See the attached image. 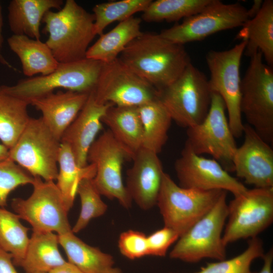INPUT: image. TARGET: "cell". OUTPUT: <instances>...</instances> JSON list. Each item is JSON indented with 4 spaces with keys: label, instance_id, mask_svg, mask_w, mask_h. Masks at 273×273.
Returning <instances> with one entry per match:
<instances>
[{
    "label": "cell",
    "instance_id": "obj_1",
    "mask_svg": "<svg viewBox=\"0 0 273 273\" xmlns=\"http://www.w3.org/2000/svg\"><path fill=\"white\" fill-rule=\"evenodd\" d=\"M118 58L157 90L174 81L191 63L184 45L150 32L133 39Z\"/></svg>",
    "mask_w": 273,
    "mask_h": 273
},
{
    "label": "cell",
    "instance_id": "obj_2",
    "mask_svg": "<svg viewBox=\"0 0 273 273\" xmlns=\"http://www.w3.org/2000/svg\"><path fill=\"white\" fill-rule=\"evenodd\" d=\"M42 22V32L49 34L45 42L59 63L86 58L89 45L96 35L93 14L75 1L67 0L58 12H47Z\"/></svg>",
    "mask_w": 273,
    "mask_h": 273
},
{
    "label": "cell",
    "instance_id": "obj_3",
    "mask_svg": "<svg viewBox=\"0 0 273 273\" xmlns=\"http://www.w3.org/2000/svg\"><path fill=\"white\" fill-rule=\"evenodd\" d=\"M103 63L87 58L60 63L46 75L21 79L14 85L0 86V92L30 102L54 92L57 88L90 93L94 91ZM30 105V104H29Z\"/></svg>",
    "mask_w": 273,
    "mask_h": 273
},
{
    "label": "cell",
    "instance_id": "obj_4",
    "mask_svg": "<svg viewBox=\"0 0 273 273\" xmlns=\"http://www.w3.org/2000/svg\"><path fill=\"white\" fill-rule=\"evenodd\" d=\"M212 94L208 79L191 63L174 81L158 90V99L172 120L188 128L205 118Z\"/></svg>",
    "mask_w": 273,
    "mask_h": 273
},
{
    "label": "cell",
    "instance_id": "obj_5",
    "mask_svg": "<svg viewBox=\"0 0 273 273\" xmlns=\"http://www.w3.org/2000/svg\"><path fill=\"white\" fill-rule=\"evenodd\" d=\"M228 216L226 191L212 208L176 241L169 257L188 263L204 258L222 260L226 258L222 232Z\"/></svg>",
    "mask_w": 273,
    "mask_h": 273
},
{
    "label": "cell",
    "instance_id": "obj_6",
    "mask_svg": "<svg viewBox=\"0 0 273 273\" xmlns=\"http://www.w3.org/2000/svg\"><path fill=\"white\" fill-rule=\"evenodd\" d=\"M250 58L241 79V111L247 122L267 143L273 142V70L258 52Z\"/></svg>",
    "mask_w": 273,
    "mask_h": 273
},
{
    "label": "cell",
    "instance_id": "obj_7",
    "mask_svg": "<svg viewBox=\"0 0 273 273\" xmlns=\"http://www.w3.org/2000/svg\"><path fill=\"white\" fill-rule=\"evenodd\" d=\"M223 191L184 188L164 172L157 205L164 226L180 237L212 208Z\"/></svg>",
    "mask_w": 273,
    "mask_h": 273
},
{
    "label": "cell",
    "instance_id": "obj_8",
    "mask_svg": "<svg viewBox=\"0 0 273 273\" xmlns=\"http://www.w3.org/2000/svg\"><path fill=\"white\" fill-rule=\"evenodd\" d=\"M61 142L41 118H31L15 145L9 159L33 177L44 181L56 180Z\"/></svg>",
    "mask_w": 273,
    "mask_h": 273
},
{
    "label": "cell",
    "instance_id": "obj_9",
    "mask_svg": "<svg viewBox=\"0 0 273 273\" xmlns=\"http://www.w3.org/2000/svg\"><path fill=\"white\" fill-rule=\"evenodd\" d=\"M246 43L242 40L230 49L210 50L206 55L210 88L223 100L230 128L237 138L242 135L244 129L241 111L240 64Z\"/></svg>",
    "mask_w": 273,
    "mask_h": 273
},
{
    "label": "cell",
    "instance_id": "obj_10",
    "mask_svg": "<svg viewBox=\"0 0 273 273\" xmlns=\"http://www.w3.org/2000/svg\"><path fill=\"white\" fill-rule=\"evenodd\" d=\"M225 111L221 97L212 93L206 116L201 123L187 128L185 145L198 155H210L226 171H233V160L238 147Z\"/></svg>",
    "mask_w": 273,
    "mask_h": 273
},
{
    "label": "cell",
    "instance_id": "obj_11",
    "mask_svg": "<svg viewBox=\"0 0 273 273\" xmlns=\"http://www.w3.org/2000/svg\"><path fill=\"white\" fill-rule=\"evenodd\" d=\"M33 192L26 199H12L11 206L20 217L32 227L33 232L57 233L62 235L72 232L61 194L54 181L34 177Z\"/></svg>",
    "mask_w": 273,
    "mask_h": 273
},
{
    "label": "cell",
    "instance_id": "obj_12",
    "mask_svg": "<svg viewBox=\"0 0 273 273\" xmlns=\"http://www.w3.org/2000/svg\"><path fill=\"white\" fill-rule=\"evenodd\" d=\"M228 222L222 239L227 246L257 237L273 220V188L247 189L228 204Z\"/></svg>",
    "mask_w": 273,
    "mask_h": 273
},
{
    "label": "cell",
    "instance_id": "obj_13",
    "mask_svg": "<svg viewBox=\"0 0 273 273\" xmlns=\"http://www.w3.org/2000/svg\"><path fill=\"white\" fill-rule=\"evenodd\" d=\"M249 19L248 10L240 4H226L211 0L200 12L159 34L167 40L184 45L202 40L221 31L242 27Z\"/></svg>",
    "mask_w": 273,
    "mask_h": 273
},
{
    "label": "cell",
    "instance_id": "obj_14",
    "mask_svg": "<svg viewBox=\"0 0 273 273\" xmlns=\"http://www.w3.org/2000/svg\"><path fill=\"white\" fill-rule=\"evenodd\" d=\"M93 92L99 103L117 106L139 107L158 99V90L119 58L103 63Z\"/></svg>",
    "mask_w": 273,
    "mask_h": 273
},
{
    "label": "cell",
    "instance_id": "obj_15",
    "mask_svg": "<svg viewBox=\"0 0 273 273\" xmlns=\"http://www.w3.org/2000/svg\"><path fill=\"white\" fill-rule=\"evenodd\" d=\"M128 158L109 130L95 141L87 155V162L96 167L93 180L99 193L110 199L117 200L127 209L131 207L132 201L123 182L122 169L124 160Z\"/></svg>",
    "mask_w": 273,
    "mask_h": 273
},
{
    "label": "cell",
    "instance_id": "obj_16",
    "mask_svg": "<svg viewBox=\"0 0 273 273\" xmlns=\"http://www.w3.org/2000/svg\"><path fill=\"white\" fill-rule=\"evenodd\" d=\"M174 169L178 185L184 188L204 191L223 190L234 196L248 189L218 161L198 155L185 145L175 162Z\"/></svg>",
    "mask_w": 273,
    "mask_h": 273
},
{
    "label": "cell",
    "instance_id": "obj_17",
    "mask_svg": "<svg viewBox=\"0 0 273 273\" xmlns=\"http://www.w3.org/2000/svg\"><path fill=\"white\" fill-rule=\"evenodd\" d=\"M244 141L237 148L233 171L245 182L257 188H273V150L247 123L244 124Z\"/></svg>",
    "mask_w": 273,
    "mask_h": 273
},
{
    "label": "cell",
    "instance_id": "obj_18",
    "mask_svg": "<svg viewBox=\"0 0 273 273\" xmlns=\"http://www.w3.org/2000/svg\"><path fill=\"white\" fill-rule=\"evenodd\" d=\"M127 171L125 188L132 202L148 210L157 205L164 173L158 154L142 147Z\"/></svg>",
    "mask_w": 273,
    "mask_h": 273
},
{
    "label": "cell",
    "instance_id": "obj_19",
    "mask_svg": "<svg viewBox=\"0 0 273 273\" xmlns=\"http://www.w3.org/2000/svg\"><path fill=\"white\" fill-rule=\"evenodd\" d=\"M112 105L99 103L92 92L82 109L63 133L60 142L69 147L79 166L88 164V153L102 128V118Z\"/></svg>",
    "mask_w": 273,
    "mask_h": 273
},
{
    "label": "cell",
    "instance_id": "obj_20",
    "mask_svg": "<svg viewBox=\"0 0 273 273\" xmlns=\"http://www.w3.org/2000/svg\"><path fill=\"white\" fill-rule=\"evenodd\" d=\"M89 94L71 90L53 92L31 100L29 104L41 113L40 118L44 123L60 141L83 107Z\"/></svg>",
    "mask_w": 273,
    "mask_h": 273
},
{
    "label": "cell",
    "instance_id": "obj_21",
    "mask_svg": "<svg viewBox=\"0 0 273 273\" xmlns=\"http://www.w3.org/2000/svg\"><path fill=\"white\" fill-rule=\"evenodd\" d=\"M101 121L132 159L143 144V126L138 107L112 105Z\"/></svg>",
    "mask_w": 273,
    "mask_h": 273
},
{
    "label": "cell",
    "instance_id": "obj_22",
    "mask_svg": "<svg viewBox=\"0 0 273 273\" xmlns=\"http://www.w3.org/2000/svg\"><path fill=\"white\" fill-rule=\"evenodd\" d=\"M237 39L246 41L244 54L249 57L260 52L266 64H273V1H263L259 12L242 26Z\"/></svg>",
    "mask_w": 273,
    "mask_h": 273
},
{
    "label": "cell",
    "instance_id": "obj_23",
    "mask_svg": "<svg viewBox=\"0 0 273 273\" xmlns=\"http://www.w3.org/2000/svg\"><path fill=\"white\" fill-rule=\"evenodd\" d=\"M58 239L68 261L84 273H123L115 266L113 256L85 243L72 231L58 235Z\"/></svg>",
    "mask_w": 273,
    "mask_h": 273
},
{
    "label": "cell",
    "instance_id": "obj_24",
    "mask_svg": "<svg viewBox=\"0 0 273 273\" xmlns=\"http://www.w3.org/2000/svg\"><path fill=\"white\" fill-rule=\"evenodd\" d=\"M62 0H12L8 6V21L13 34L40 39V26L45 14L60 10Z\"/></svg>",
    "mask_w": 273,
    "mask_h": 273
},
{
    "label": "cell",
    "instance_id": "obj_25",
    "mask_svg": "<svg viewBox=\"0 0 273 273\" xmlns=\"http://www.w3.org/2000/svg\"><path fill=\"white\" fill-rule=\"evenodd\" d=\"M10 49L19 58L23 74L28 77L54 71L59 63L46 42L24 35L13 34L7 40Z\"/></svg>",
    "mask_w": 273,
    "mask_h": 273
},
{
    "label": "cell",
    "instance_id": "obj_26",
    "mask_svg": "<svg viewBox=\"0 0 273 273\" xmlns=\"http://www.w3.org/2000/svg\"><path fill=\"white\" fill-rule=\"evenodd\" d=\"M58 235L53 232H33L20 266L25 273H49L66 261L59 250Z\"/></svg>",
    "mask_w": 273,
    "mask_h": 273
},
{
    "label": "cell",
    "instance_id": "obj_27",
    "mask_svg": "<svg viewBox=\"0 0 273 273\" xmlns=\"http://www.w3.org/2000/svg\"><path fill=\"white\" fill-rule=\"evenodd\" d=\"M141 18L133 16L120 22L110 31L100 35L89 47L86 58L103 63L115 60L131 41L143 33L141 30Z\"/></svg>",
    "mask_w": 273,
    "mask_h": 273
},
{
    "label": "cell",
    "instance_id": "obj_28",
    "mask_svg": "<svg viewBox=\"0 0 273 273\" xmlns=\"http://www.w3.org/2000/svg\"><path fill=\"white\" fill-rule=\"evenodd\" d=\"M58 163V174L56 184L69 211L73 205L79 183L84 178H94L96 167L92 163L84 167L79 166L69 147L61 143Z\"/></svg>",
    "mask_w": 273,
    "mask_h": 273
},
{
    "label": "cell",
    "instance_id": "obj_29",
    "mask_svg": "<svg viewBox=\"0 0 273 273\" xmlns=\"http://www.w3.org/2000/svg\"><path fill=\"white\" fill-rule=\"evenodd\" d=\"M142 124V147L158 154L168 138L171 118L157 99L138 107Z\"/></svg>",
    "mask_w": 273,
    "mask_h": 273
},
{
    "label": "cell",
    "instance_id": "obj_30",
    "mask_svg": "<svg viewBox=\"0 0 273 273\" xmlns=\"http://www.w3.org/2000/svg\"><path fill=\"white\" fill-rule=\"evenodd\" d=\"M29 103L0 92V140L9 150L16 143L31 117Z\"/></svg>",
    "mask_w": 273,
    "mask_h": 273
},
{
    "label": "cell",
    "instance_id": "obj_31",
    "mask_svg": "<svg viewBox=\"0 0 273 273\" xmlns=\"http://www.w3.org/2000/svg\"><path fill=\"white\" fill-rule=\"evenodd\" d=\"M28 230L17 214L0 208V247L11 255L16 265L20 266L25 257Z\"/></svg>",
    "mask_w": 273,
    "mask_h": 273
},
{
    "label": "cell",
    "instance_id": "obj_32",
    "mask_svg": "<svg viewBox=\"0 0 273 273\" xmlns=\"http://www.w3.org/2000/svg\"><path fill=\"white\" fill-rule=\"evenodd\" d=\"M211 0H157L143 12L141 19L147 22L176 21L200 12Z\"/></svg>",
    "mask_w": 273,
    "mask_h": 273
},
{
    "label": "cell",
    "instance_id": "obj_33",
    "mask_svg": "<svg viewBox=\"0 0 273 273\" xmlns=\"http://www.w3.org/2000/svg\"><path fill=\"white\" fill-rule=\"evenodd\" d=\"M152 0H121L103 3L93 9L96 35H101L103 30L111 23L124 21L138 12H143Z\"/></svg>",
    "mask_w": 273,
    "mask_h": 273
},
{
    "label": "cell",
    "instance_id": "obj_34",
    "mask_svg": "<svg viewBox=\"0 0 273 273\" xmlns=\"http://www.w3.org/2000/svg\"><path fill=\"white\" fill-rule=\"evenodd\" d=\"M264 254L262 241L255 237L249 239L247 248L241 254L229 259L208 263L194 273H255L251 270V263Z\"/></svg>",
    "mask_w": 273,
    "mask_h": 273
},
{
    "label": "cell",
    "instance_id": "obj_35",
    "mask_svg": "<svg viewBox=\"0 0 273 273\" xmlns=\"http://www.w3.org/2000/svg\"><path fill=\"white\" fill-rule=\"evenodd\" d=\"M93 179L84 178L78 186L77 194L80 199L81 209L78 219L72 228L73 233L85 229L92 219L103 215L107 210L108 205L102 199Z\"/></svg>",
    "mask_w": 273,
    "mask_h": 273
},
{
    "label": "cell",
    "instance_id": "obj_36",
    "mask_svg": "<svg viewBox=\"0 0 273 273\" xmlns=\"http://www.w3.org/2000/svg\"><path fill=\"white\" fill-rule=\"evenodd\" d=\"M34 177L10 159L0 162V208L7 205L11 192L17 187L32 185Z\"/></svg>",
    "mask_w": 273,
    "mask_h": 273
},
{
    "label": "cell",
    "instance_id": "obj_37",
    "mask_svg": "<svg viewBox=\"0 0 273 273\" xmlns=\"http://www.w3.org/2000/svg\"><path fill=\"white\" fill-rule=\"evenodd\" d=\"M118 247L120 253L130 260L149 255L147 236L140 231L129 230L121 233Z\"/></svg>",
    "mask_w": 273,
    "mask_h": 273
},
{
    "label": "cell",
    "instance_id": "obj_38",
    "mask_svg": "<svg viewBox=\"0 0 273 273\" xmlns=\"http://www.w3.org/2000/svg\"><path fill=\"white\" fill-rule=\"evenodd\" d=\"M174 230L164 226L147 236L149 255L163 257L170 246L179 238Z\"/></svg>",
    "mask_w": 273,
    "mask_h": 273
},
{
    "label": "cell",
    "instance_id": "obj_39",
    "mask_svg": "<svg viewBox=\"0 0 273 273\" xmlns=\"http://www.w3.org/2000/svg\"><path fill=\"white\" fill-rule=\"evenodd\" d=\"M0 273H18L14 266L11 255L1 247Z\"/></svg>",
    "mask_w": 273,
    "mask_h": 273
},
{
    "label": "cell",
    "instance_id": "obj_40",
    "mask_svg": "<svg viewBox=\"0 0 273 273\" xmlns=\"http://www.w3.org/2000/svg\"><path fill=\"white\" fill-rule=\"evenodd\" d=\"M3 26V18L2 15V7L0 3V63L7 67L17 71V69L13 67L3 56L2 51L4 43V37L2 33Z\"/></svg>",
    "mask_w": 273,
    "mask_h": 273
},
{
    "label": "cell",
    "instance_id": "obj_41",
    "mask_svg": "<svg viewBox=\"0 0 273 273\" xmlns=\"http://www.w3.org/2000/svg\"><path fill=\"white\" fill-rule=\"evenodd\" d=\"M49 273H84L73 264L66 261L62 265L52 270Z\"/></svg>",
    "mask_w": 273,
    "mask_h": 273
},
{
    "label": "cell",
    "instance_id": "obj_42",
    "mask_svg": "<svg viewBox=\"0 0 273 273\" xmlns=\"http://www.w3.org/2000/svg\"><path fill=\"white\" fill-rule=\"evenodd\" d=\"M262 258L263 260V264L258 273H272L271 266L273 260L272 250L271 249L267 253L264 254Z\"/></svg>",
    "mask_w": 273,
    "mask_h": 273
},
{
    "label": "cell",
    "instance_id": "obj_43",
    "mask_svg": "<svg viewBox=\"0 0 273 273\" xmlns=\"http://www.w3.org/2000/svg\"><path fill=\"white\" fill-rule=\"evenodd\" d=\"M9 151L6 147L0 143V162L9 158Z\"/></svg>",
    "mask_w": 273,
    "mask_h": 273
}]
</instances>
